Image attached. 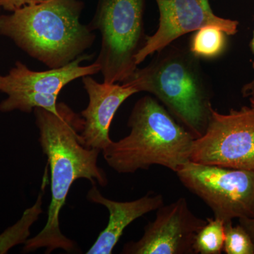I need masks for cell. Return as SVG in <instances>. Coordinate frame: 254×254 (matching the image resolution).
Masks as SVG:
<instances>
[{"label": "cell", "instance_id": "cell-18", "mask_svg": "<svg viewBox=\"0 0 254 254\" xmlns=\"http://www.w3.org/2000/svg\"><path fill=\"white\" fill-rule=\"evenodd\" d=\"M50 0H0L1 8L6 11H14L23 6L46 2Z\"/></svg>", "mask_w": 254, "mask_h": 254}, {"label": "cell", "instance_id": "cell-1", "mask_svg": "<svg viewBox=\"0 0 254 254\" xmlns=\"http://www.w3.org/2000/svg\"><path fill=\"white\" fill-rule=\"evenodd\" d=\"M58 115L43 108H36V124L40 144L48 157L51 173V201L44 228L33 238L28 239L23 253L46 248V254L56 250L66 252L77 250L73 240L65 237L60 226V214L73 182L86 179L101 187L108 180L98 165L100 150L83 146L79 141L83 118L64 103H58Z\"/></svg>", "mask_w": 254, "mask_h": 254}, {"label": "cell", "instance_id": "cell-3", "mask_svg": "<svg viewBox=\"0 0 254 254\" xmlns=\"http://www.w3.org/2000/svg\"><path fill=\"white\" fill-rule=\"evenodd\" d=\"M155 53L148 65L137 68L123 84L154 95L180 125L199 138L206 131L213 108L199 58L189 46L175 42Z\"/></svg>", "mask_w": 254, "mask_h": 254}, {"label": "cell", "instance_id": "cell-8", "mask_svg": "<svg viewBox=\"0 0 254 254\" xmlns=\"http://www.w3.org/2000/svg\"><path fill=\"white\" fill-rule=\"evenodd\" d=\"M206 222L190 210L186 198H180L160 206L141 238L127 243L121 254H194L195 236Z\"/></svg>", "mask_w": 254, "mask_h": 254}, {"label": "cell", "instance_id": "cell-11", "mask_svg": "<svg viewBox=\"0 0 254 254\" xmlns=\"http://www.w3.org/2000/svg\"><path fill=\"white\" fill-rule=\"evenodd\" d=\"M92 57L83 54L65 66L43 71H33L17 61L7 74L0 75V92L6 95L22 92L59 95L70 82L100 72V66L95 63L81 65L83 62L91 60Z\"/></svg>", "mask_w": 254, "mask_h": 254}, {"label": "cell", "instance_id": "cell-14", "mask_svg": "<svg viewBox=\"0 0 254 254\" xmlns=\"http://www.w3.org/2000/svg\"><path fill=\"white\" fill-rule=\"evenodd\" d=\"M58 95L46 93H10L7 98L0 103V112L9 113L19 110L31 113L36 108H43L50 113L58 115Z\"/></svg>", "mask_w": 254, "mask_h": 254}, {"label": "cell", "instance_id": "cell-10", "mask_svg": "<svg viewBox=\"0 0 254 254\" xmlns=\"http://www.w3.org/2000/svg\"><path fill=\"white\" fill-rule=\"evenodd\" d=\"M82 83L88 95V104L81 113L83 123L79 141L86 148L101 152L113 142L110 128L115 113L127 98L138 92L123 83H98L91 76L82 78Z\"/></svg>", "mask_w": 254, "mask_h": 254}, {"label": "cell", "instance_id": "cell-22", "mask_svg": "<svg viewBox=\"0 0 254 254\" xmlns=\"http://www.w3.org/2000/svg\"><path fill=\"white\" fill-rule=\"evenodd\" d=\"M1 4H0V10H1Z\"/></svg>", "mask_w": 254, "mask_h": 254}, {"label": "cell", "instance_id": "cell-9", "mask_svg": "<svg viewBox=\"0 0 254 254\" xmlns=\"http://www.w3.org/2000/svg\"><path fill=\"white\" fill-rule=\"evenodd\" d=\"M210 1L155 0L160 13L158 29L154 34L147 37L144 47L136 56V64H140L148 56L163 49L180 37L205 26H216L227 36L236 34L239 21L215 14Z\"/></svg>", "mask_w": 254, "mask_h": 254}, {"label": "cell", "instance_id": "cell-21", "mask_svg": "<svg viewBox=\"0 0 254 254\" xmlns=\"http://www.w3.org/2000/svg\"><path fill=\"white\" fill-rule=\"evenodd\" d=\"M250 106L254 108V95L250 98Z\"/></svg>", "mask_w": 254, "mask_h": 254}, {"label": "cell", "instance_id": "cell-13", "mask_svg": "<svg viewBox=\"0 0 254 254\" xmlns=\"http://www.w3.org/2000/svg\"><path fill=\"white\" fill-rule=\"evenodd\" d=\"M43 190L38 195L36 203L23 212L14 225L0 235V254H6L13 247L24 245L31 235V227L43 213Z\"/></svg>", "mask_w": 254, "mask_h": 254}, {"label": "cell", "instance_id": "cell-4", "mask_svg": "<svg viewBox=\"0 0 254 254\" xmlns=\"http://www.w3.org/2000/svg\"><path fill=\"white\" fill-rule=\"evenodd\" d=\"M129 134L103 150L110 168L132 174L160 165L176 173L190 161L195 138L153 97L140 98L128 120Z\"/></svg>", "mask_w": 254, "mask_h": 254}, {"label": "cell", "instance_id": "cell-20", "mask_svg": "<svg viewBox=\"0 0 254 254\" xmlns=\"http://www.w3.org/2000/svg\"><path fill=\"white\" fill-rule=\"evenodd\" d=\"M239 224L250 234L254 243V216L251 218L239 219Z\"/></svg>", "mask_w": 254, "mask_h": 254}, {"label": "cell", "instance_id": "cell-19", "mask_svg": "<svg viewBox=\"0 0 254 254\" xmlns=\"http://www.w3.org/2000/svg\"><path fill=\"white\" fill-rule=\"evenodd\" d=\"M250 49L252 50V53L254 55V31L253 38H252L250 43ZM253 68L254 69V62H253ZM241 93H242L243 98H250V97L254 95V78L252 81L244 85L242 90H241Z\"/></svg>", "mask_w": 254, "mask_h": 254}, {"label": "cell", "instance_id": "cell-6", "mask_svg": "<svg viewBox=\"0 0 254 254\" xmlns=\"http://www.w3.org/2000/svg\"><path fill=\"white\" fill-rule=\"evenodd\" d=\"M176 175L224 223L254 216V173L189 161Z\"/></svg>", "mask_w": 254, "mask_h": 254}, {"label": "cell", "instance_id": "cell-5", "mask_svg": "<svg viewBox=\"0 0 254 254\" xmlns=\"http://www.w3.org/2000/svg\"><path fill=\"white\" fill-rule=\"evenodd\" d=\"M146 0H98L88 26L100 32L101 46L95 63L103 82L123 83L138 68L136 56L146 43L144 11Z\"/></svg>", "mask_w": 254, "mask_h": 254}, {"label": "cell", "instance_id": "cell-15", "mask_svg": "<svg viewBox=\"0 0 254 254\" xmlns=\"http://www.w3.org/2000/svg\"><path fill=\"white\" fill-rule=\"evenodd\" d=\"M227 35L216 26H208L195 31L190 43V51L195 56L213 59L222 54L226 48Z\"/></svg>", "mask_w": 254, "mask_h": 254}, {"label": "cell", "instance_id": "cell-12", "mask_svg": "<svg viewBox=\"0 0 254 254\" xmlns=\"http://www.w3.org/2000/svg\"><path fill=\"white\" fill-rule=\"evenodd\" d=\"M87 198L92 203L105 206L110 214L108 225L100 232L87 254H111L127 226L164 204L163 195L152 191L138 199L116 201L103 195L95 185L88 190Z\"/></svg>", "mask_w": 254, "mask_h": 254}, {"label": "cell", "instance_id": "cell-17", "mask_svg": "<svg viewBox=\"0 0 254 254\" xmlns=\"http://www.w3.org/2000/svg\"><path fill=\"white\" fill-rule=\"evenodd\" d=\"M223 252L227 254H254V243L250 234L240 224H225Z\"/></svg>", "mask_w": 254, "mask_h": 254}, {"label": "cell", "instance_id": "cell-16", "mask_svg": "<svg viewBox=\"0 0 254 254\" xmlns=\"http://www.w3.org/2000/svg\"><path fill=\"white\" fill-rule=\"evenodd\" d=\"M206 220L195 236L194 254H221L225 243V223L215 217Z\"/></svg>", "mask_w": 254, "mask_h": 254}, {"label": "cell", "instance_id": "cell-2", "mask_svg": "<svg viewBox=\"0 0 254 254\" xmlns=\"http://www.w3.org/2000/svg\"><path fill=\"white\" fill-rule=\"evenodd\" d=\"M79 0H50L0 15V35L49 68L68 64L89 49L96 38L80 18Z\"/></svg>", "mask_w": 254, "mask_h": 254}, {"label": "cell", "instance_id": "cell-7", "mask_svg": "<svg viewBox=\"0 0 254 254\" xmlns=\"http://www.w3.org/2000/svg\"><path fill=\"white\" fill-rule=\"evenodd\" d=\"M190 161L254 173V108L211 110L206 131L195 138Z\"/></svg>", "mask_w": 254, "mask_h": 254}]
</instances>
